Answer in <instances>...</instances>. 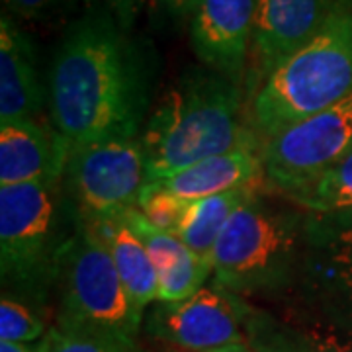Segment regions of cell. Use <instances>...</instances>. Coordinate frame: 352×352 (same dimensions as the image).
<instances>
[{
	"instance_id": "5",
	"label": "cell",
	"mask_w": 352,
	"mask_h": 352,
	"mask_svg": "<svg viewBox=\"0 0 352 352\" xmlns=\"http://www.w3.org/2000/svg\"><path fill=\"white\" fill-rule=\"evenodd\" d=\"M352 94V0H337L327 22L251 96L261 141Z\"/></svg>"
},
{
	"instance_id": "26",
	"label": "cell",
	"mask_w": 352,
	"mask_h": 352,
	"mask_svg": "<svg viewBox=\"0 0 352 352\" xmlns=\"http://www.w3.org/2000/svg\"><path fill=\"white\" fill-rule=\"evenodd\" d=\"M106 4L110 6L113 16L120 20V24L131 30L139 12L143 10V6L147 4V0H106Z\"/></svg>"
},
{
	"instance_id": "16",
	"label": "cell",
	"mask_w": 352,
	"mask_h": 352,
	"mask_svg": "<svg viewBox=\"0 0 352 352\" xmlns=\"http://www.w3.org/2000/svg\"><path fill=\"white\" fill-rule=\"evenodd\" d=\"M126 217L135 227L151 256L159 296L157 302H180L201 289L212 278V264L192 252L175 233L151 226L138 208L127 210Z\"/></svg>"
},
{
	"instance_id": "22",
	"label": "cell",
	"mask_w": 352,
	"mask_h": 352,
	"mask_svg": "<svg viewBox=\"0 0 352 352\" xmlns=\"http://www.w3.org/2000/svg\"><path fill=\"white\" fill-rule=\"evenodd\" d=\"M307 239L315 247L352 258V212L307 214Z\"/></svg>"
},
{
	"instance_id": "8",
	"label": "cell",
	"mask_w": 352,
	"mask_h": 352,
	"mask_svg": "<svg viewBox=\"0 0 352 352\" xmlns=\"http://www.w3.org/2000/svg\"><path fill=\"white\" fill-rule=\"evenodd\" d=\"M352 151V94L268 138L261 147L264 184L280 196L311 182Z\"/></svg>"
},
{
	"instance_id": "24",
	"label": "cell",
	"mask_w": 352,
	"mask_h": 352,
	"mask_svg": "<svg viewBox=\"0 0 352 352\" xmlns=\"http://www.w3.org/2000/svg\"><path fill=\"white\" fill-rule=\"evenodd\" d=\"M50 352H141L139 346L116 342L110 339L67 333L57 327H51L50 333Z\"/></svg>"
},
{
	"instance_id": "14",
	"label": "cell",
	"mask_w": 352,
	"mask_h": 352,
	"mask_svg": "<svg viewBox=\"0 0 352 352\" xmlns=\"http://www.w3.org/2000/svg\"><path fill=\"white\" fill-rule=\"evenodd\" d=\"M43 90L32 38L12 16L0 20V124L39 120Z\"/></svg>"
},
{
	"instance_id": "12",
	"label": "cell",
	"mask_w": 352,
	"mask_h": 352,
	"mask_svg": "<svg viewBox=\"0 0 352 352\" xmlns=\"http://www.w3.org/2000/svg\"><path fill=\"white\" fill-rule=\"evenodd\" d=\"M292 314L352 340V258L309 243Z\"/></svg>"
},
{
	"instance_id": "20",
	"label": "cell",
	"mask_w": 352,
	"mask_h": 352,
	"mask_svg": "<svg viewBox=\"0 0 352 352\" xmlns=\"http://www.w3.org/2000/svg\"><path fill=\"white\" fill-rule=\"evenodd\" d=\"M282 198L307 214L352 212V151L311 182L292 190Z\"/></svg>"
},
{
	"instance_id": "19",
	"label": "cell",
	"mask_w": 352,
	"mask_h": 352,
	"mask_svg": "<svg viewBox=\"0 0 352 352\" xmlns=\"http://www.w3.org/2000/svg\"><path fill=\"white\" fill-rule=\"evenodd\" d=\"M256 188H241L217 196H208L201 200L190 201L184 219L175 235L182 241L190 251L212 264L215 243L229 223L233 214L245 201L251 198Z\"/></svg>"
},
{
	"instance_id": "1",
	"label": "cell",
	"mask_w": 352,
	"mask_h": 352,
	"mask_svg": "<svg viewBox=\"0 0 352 352\" xmlns=\"http://www.w3.org/2000/svg\"><path fill=\"white\" fill-rule=\"evenodd\" d=\"M155 61L108 4L92 2L67 28L50 71L51 126L71 149L135 139L149 118Z\"/></svg>"
},
{
	"instance_id": "13",
	"label": "cell",
	"mask_w": 352,
	"mask_h": 352,
	"mask_svg": "<svg viewBox=\"0 0 352 352\" xmlns=\"http://www.w3.org/2000/svg\"><path fill=\"white\" fill-rule=\"evenodd\" d=\"M71 147L39 120L0 124V186L63 176Z\"/></svg>"
},
{
	"instance_id": "7",
	"label": "cell",
	"mask_w": 352,
	"mask_h": 352,
	"mask_svg": "<svg viewBox=\"0 0 352 352\" xmlns=\"http://www.w3.org/2000/svg\"><path fill=\"white\" fill-rule=\"evenodd\" d=\"M147 182V163L139 138L75 147L65 163V194L82 223L138 208Z\"/></svg>"
},
{
	"instance_id": "27",
	"label": "cell",
	"mask_w": 352,
	"mask_h": 352,
	"mask_svg": "<svg viewBox=\"0 0 352 352\" xmlns=\"http://www.w3.org/2000/svg\"><path fill=\"white\" fill-rule=\"evenodd\" d=\"M200 0H157L159 8L173 18H184L194 12Z\"/></svg>"
},
{
	"instance_id": "11",
	"label": "cell",
	"mask_w": 352,
	"mask_h": 352,
	"mask_svg": "<svg viewBox=\"0 0 352 352\" xmlns=\"http://www.w3.org/2000/svg\"><path fill=\"white\" fill-rule=\"evenodd\" d=\"M256 0H200L190 14V41L201 63L243 82L249 67Z\"/></svg>"
},
{
	"instance_id": "10",
	"label": "cell",
	"mask_w": 352,
	"mask_h": 352,
	"mask_svg": "<svg viewBox=\"0 0 352 352\" xmlns=\"http://www.w3.org/2000/svg\"><path fill=\"white\" fill-rule=\"evenodd\" d=\"M337 0H256L249 57L251 96L280 65L315 38Z\"/></svg>"
},
{
	"instance_id": "29",
	"label": "cell",
	"mask_w": 352,
	"mask_h": 352,
	"mask_svg": "<svg viewBox=\"0 0 352 352\" xmlns=\"http://www.w3.org/2000/svg\"><path fill=\"white\" fill-rule=\"evenodd\" d=\"M210 352H252L249 349L247 342H239V344H231V346H226V349H219V351H210Z\"/></svg>"
},
{
	"instance_id": "17",
	"label": "cell",
	"mask_w": 352,
	"mask_h": 352,
	"mask_svg": "<svg viewBox=\"0 0 352 352\" xmlns=\"http://www.w3.org/2000/svg\"><path fill=\"white\" fill-rule=\"evenodd\" d=\"M261 182H264L261 149H241L204 159L147 184L166 190L180 200L196 201L233 190L256 188Z\"/></svg>"
},
{
	"instance_id": "9",
	"label": "cell",
	"mask_w": 352,
	"mask_h": 352,
	"mask_svg": "<svg viewBox=\"0 0 352 352\" xmlns=\"http://www.w3.org/2000/svg\"><path fill=\"white\" fill-rule=\"evenodd\" d=\"M145 331L180 352H210L245 342L237 296L217 284L180 302H155L145 314Z\"/></svg>"
},
{
	"instance_id": "23",
	"label": "cell",
	"mask_w": 352,
	"mask_h": 352,
	"mask_svg": "<svg viewBox=\"0 0 352 352\" xmlns=\"http://www.w3.org/2000/svg\"><path fill=\"white\" fill-rule=\"evenodd\" d=\"M188 204L190 201L180 200L166 190L147 184L139 198L138 210L157 229L166 231V233H176L188 210Z\"/></svg>"
},
{
	"instance_id": "28",
	"label": "cell",
	"mask_w": 352,
	"mask_h": 352,
	"mask_svg": "<svg viewBox=\"0 0 352 352\" xmlns=\"http://www.w3.org/2000/svg\"><path fill=\"white\" fill-rule=\"evenodd\" d=\"M0 352H50V337L38 342H6L0 340Z\"/></svg>"
},
{
	"instance_id": "25",
	"label": "cell",
	"mask_w": 352,
	"mask_h": 352,
	"mask_svg": "<svg viewBox=\"0 0 352 352\" xmlns=\"http://www.w3.org/2000/svg\"><path fill=\"white\" fill-rule=\"evenodd\" d=\"M10 12L28 20H47L73 6L75 0H4Z\"/></svg>"
},
{
	"instance_id": "6",
	"label": "cell",
	"mask_w": 352,
	"mask_h": 352,
	"mask_svg": "<svg viewBox=\"0 0 352 352\" xmlns=\"http://www.w3.org/2000/svg\"><path fill=\"white\" fill-rule=\"evenodd\" d=\"M55 294L57 329L139 346L145 311L129 296L106 245L82 221L65 249Z\"/></svg>"
},
{
	"instance_id": "21",
	"label": "cell",
	"mask_w": 352,
	"mask_h": 352,
	"mask_svg": "<svg viewBox=\"0 0 352 352\" xmlns=\"http://www.w3.org/2000/svg\"><path fill=\"white\" fill-rule=\"evenodd\" d=\"M50 329L39 309L4 296L0 302V340L6 342H38L47 337Z\"/></svg>"
},
{
	"instance_id": "4",
	"label": "cell",
	"mask_w": 352,
	"mask_h": 352,
	"mask_svg": "<svg viewBox=\"0 0 352 352\" xmlns=\"http://www.w3.org/2000/svg\"><path fill=\"white\" fill-rule=\"evenodd\" d=\"M78 223L63 176L0 186L2 294L45 309Z\"/></svg>"
},
{
	"instance_id": "18",
	"label": "cell",
	"mask_w": 352,
	"mask_h": 352,
	"mask_svg": "<svg viewBox=\"0 0 352 352\" xmlns=\"http://www.w3.org/2000/svg\"><path fill=\"white\" fill-rule=\"evenodd\" d=\"M85 226L90 227L94 235L106 245L129 296L138 303L141 311H147V307L157 302L159 280L149 251L143 239L139 237L135 227L129 223L126 214L98 219L94 223Z\"/></svg>"
},
{
	"instance_id": "15",
	"label": "cell",
	"mask_w": 352,
	"mask_h": 352,
	"mask_svg": "<svg viewBox=\"0 0 352 352\" xmlns=\"http://www.w3.org/2000/svg\"><path fill=\"white\" fill-rule=\"evenodd\" d=\"M245 342L252 352H352V340L298 315L272 314L237 296Z\"/></svg>"
},
{
	"instance_id": "2",
	"label": "cell",
	"mask_w": 352,
	"mask_h": 352,
	"mask_svg": "<svg viewBox=\"0 0 352 352\" xmlns=\"http://www.w3.org/2000/svg\"><path fill=\"white\" fill-rule=\"evenodd\" d=\"M245 90L212 69L188 71L153 108L139 141L149 182L241 149H261L263 141L243 108Z\"/></svg>"
},
{
	"instance_id": "3",
	"label": "cell",
	"mask_w": 352,
	"mask_h": 352,
	"mask_svg": "<svg viewBox=\"0 0 352 352\" xmlns=\"http://www.w3.org/2000/svg\"><path fill=\"white\" fill-rule=\"evenodd\" d=\"M307 251V212L289 200L276 204L258 188L215 243L212 282L245 300H288L302 276Z\"/></svg>"
}]
</instances>
